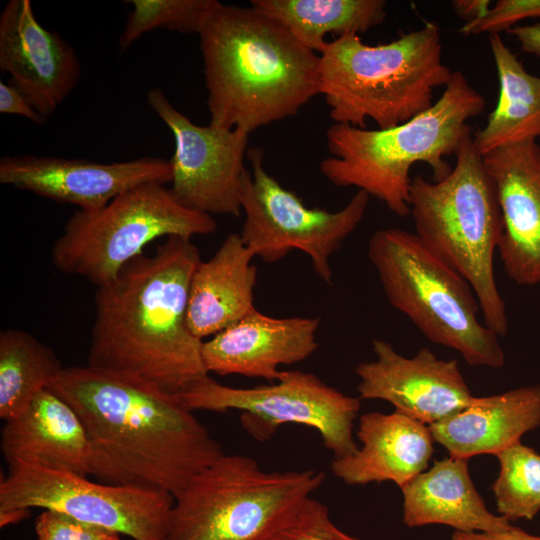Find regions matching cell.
I'll return each instance as SVG.
<instances>
[{"label": "cell", "instance_id": "cell-16", "mask_svg": "<svg viewBox=\"0 0 540 540\" xmlns=\"http://www.w3.org/2000/svg\"><path fill=\"white\" fill-rule=\"evenodd\" d=\"M0 69L10 75L9 84L47 118L81 77L74 47L38 22L30 0H10L1 12Z\"/></svg>", "mask_w": 540, "mask_h": 540}, {"label": "cell", "instance_id": "cell-33", "mask_svg": "<svg viewBox=\"0 0 540 540\" xmlns=\"http://www.w3.org/2000/svg\"><path fill=\"white\" fill-rule=\"evenodd\" d=\"M451 540H540V536L532 535L519 527L512 526L501 532H459L452 534Z\"/></svg>", "mask_w": 540, "mask_h": 540}, {"label": "cell", "instance_id": "cell-6", "mask_svg": "<svg viewBox=\"0 0 540 540\" xmlns=\"http://www.w3.org/2000/svg\"><path fill=\"white\" fill-rule=\"evenodd\" d=\"M440 181L412 177L410 215L416 236L472 287L484 324L497 336L508 332L506 304L494 273L502 215L493 180L473 137Z\"/></svg>", "mask_w": 540, "mask_h": 540}, {"label": "cell", "instance_id": "cell-11", "mask_svg": "<svg viewBox=\"0 0 540 540\" xmlns=\"http://www.w3.org/2000/svg\"><path fill=\"white\" fill-rule=\"evenodd\" d=\"M251 170L244 173L241 205L244 244L265 263H275L292 250L311 260L316 275L331 284V256L363 220L370 196L357 190L340 210L309 208L264 168L261 148L248 149Z\"/></svg>", "mask_w": 540, "mask_h": 540}, {"label": "cell", "instance_id": "cell-32", "mask_svg": "<svg viewBox=\"0 0 540 540\" xmlns=\"http://www.w3.org/2000/svg\"><path fill=\"white\" fill-rule=\"evenodd\" d=\"M0 112L22 116L36 125L47 122V117L40 114L20 91L3 81H0Z\"/></svg>", "mask_w": 540, "mask_h": 540}, {"label": "cell", "instance_id": "cell-26", "mask_svg": "<svg viewBox=\"0 0 540 540\" xmlns=\"http://www.w3.org/2000/svg\"><path fill=\"white\" fill-rule=\"evenodd\" d=\"M51 348L21 329L0 332V418L23 413L62 371Z\"/></svg>", "mask_w": 540, "mask_h": 540}, {"label": "cell", "instance_id": "cell-2", "mask_svg": "<svg viewBox=\"0 0 540 540\" xmlns=\"http://www.w3.org/2000/svg\"><path fill=\"white\" fill-rule=\"evenodd\" d=\"M189 238L169 236L97 287L87 365L178 396L207 377L203 340L187 322L189 289L200 263Z\"/></svg>", "mask_w": 540, "mask_h": 540}, {"label": "cell", "instance_id": "cell-27", "mask_svg": "<svg viewBox=\"0 0 540 540\" xmlns=\"http://www.w3.org/2000/svg\"><path fill=\"white\" fill-rule=\"evenodd\" d=\"M495 456L500 472L492 490L499 514L532 520L540 511V454L519 441Z\"/></svg>", "mask_w": 540, "mask_h": 540}, {"label": "cell", "instance_id": "cell-29", "mask_svg": "<svg viewBox=\"0 0 540 540\" xmlns=\"http://www.w3.org/2000/svg\"><path fill=\"white\" fill-rule=\"evenodd\" d=\"M259 540H359L342 531L328 507L305 498L285 513Z\"/></svg>", "mask_w": 540, "mask_h": 540}, {"label": "cell", "instance_id": "cell-4", "mask_svg": "<svg viewBox=\"0 0 540 540\" xmlns=\"http://www.w3.org/2000/svg\"><path fill=\"white\" fill-rule=\"evenodd\" d=\"M485 105L484 96L455 71L432 106L406 122L387 129L332 124L325 133L330 156L320 162V171L333 185L355 187L405 217L412 166L425 163L434 181L444 179L452 171L445 157L456 155L471 136L468 121Z\"/></svg>", "mask_w": 540, "mask_h": 540}, {"label": "cell", "instance_id": "cell-19", "mask_svg": "<svg viewBox=\"0 0 540 540\" xmlns=\"http://www.w3.org/2000/svg\"><path fill=\"white\" fill-rule=\"evenodd\" d=\"M1 451L8 465L22 463L92 475V452L81 419L48 388L23 413L5 422Z\"/></svg>", "mask_w": 540, "mask_h": 540}, {"label": "cell", "instance_id": "cell-14", "mask_svg": "<svg viewBox=\"0 0 540 540\" xmlns=\"http://www.w3.org/2000/svg\"><path fill=\"white\" fill-rule=\"evenodd\" d=\"M372 350L376 359L354 369L360 399L387 401L394 411L429 426L459 412L474 397L455 359H440L429 348L405 357L382 339H373Z\"/></svg>", "mask_w": 540, "mask_h": 540}, {"label": "cell", "instance_id": "cell-9", "mask_svg": "<svg viewBox=\"0 0 540 540\" xmlns=\"http://www.w3.org/2000/svg\"><path fill=\"white\" fill-rule=\"evenodd\" d=\"M212 216L181 205L164 184L147 183L125 191L97 210H77L51 249L61 272L81 276L96 287L116 277L159 237L214 233Z\"/></svg>", "mask_w": 540, "mask_h": 540}, {"label": "cell", "instance_id": "cell-25", "mask_svg": "<svg viewBox=\"0 0 540 540\" xmlns=\"http://www.w3.org/2000/svg\"><path fill=\"white\" fill-rule=\"evenodd\" d=\"M259 12L275 19L304 46L320 54L326 36L361 34L382 24L385 0H252Z\"/></svg>", "mask_w": 540, "mask_h": 540}, {"label": "cell", "instance_id": "cell-3", "mask_svg": "<svg viewBox=\"0 0 540 540\" xmlns=\"http://www.w3.org/2000/svg\"><path fill=\"white\" fill-rule=\"evenodd\" d=\"M199 37L212 126L250 134L320 94L319 54L252 6L221 3Z\"/></svg>", "mask_w": 540, "mask_h": 540}, {"label": "cell", "instance_id": "cell-12", "mask_svg": "<svg viewBox=\"0 0 540 540\" xmlns=\"http://www.w3.org/2000/svg\"><path fill=\"white\" fill-rule=\"evenodd\" d=\"M173 504L165 491L94 482L22 463L9 464L0 482V512L54 510L133 540H167Z\"/></svg>", "mask_w": 540, "mask_h": 540}, {"label": "cell", "instance_id": "cell-10", "mask_svg": "<svg viewBox=\"0 0 540 540\" xmlns=\"http://www.w3.org/2000/svg\"><path fill=\"white\" fill-rule=\"evenodd\" d=\"M191 411H242V427L256 440L265 441L284 424L315 429L334 458L351 456L354 420L360 398L342 393L313 373L282 371L278 380L252 388L223 385L209 375L177 396Z\"/></svg>", "mask_w": 540, "mask_h": 540}, {"label": "cell", "instance_id": "cell-30", "mask_svg": "<svg viewBox=\"0 0 540 540\" xmlns=\"http://www.w3.org/2000/svg\"><path fill=\"white\" fill-rule=\"evenodd\" d=\"M529 18H540V0H498L482 17L464 23L459 32L464 36L500 34Z\"/></svg>", "mask_w": 540, "mask_h": 540}, {"label": "cell", "instance_id": "cell-8", "mask_svg": "<svg viewBox=\"0 0 540 540\" xmlns=\"http://www.w3.org/2000/svg\"><path fill=\"white\" fill-rule=\"evenodd\" d=\"M324 481L320 470L267 471L224 453L174 497L167 540H259Z\"/></svg>", "mask_w": 540, "mask_h": 540}, {"label": "cell", "instance_id": "cell-31", "mask_svg": "<svg viewBox=\"0 0 540 540\" xmlns=\"http://www.w3.org/2000/svg\"><path fill=\"white\" fill-rule=\"evenodd\" d=\"M38 540H120L112 530L54 510H43L35 521Z\"/></svg>", "mask_w": 540, "mask_h": 540}, {"label": "cell", "instance_id": "cell-13", "mask_svg": "<svg viewBox=\"0 0 540 540\" xmlns=\"http://www.w3.org/2000/svg\"><path fill=\"white\" fill-rule=\"evenodd\" d=\"M146 101L174 138L169 189L176 200L210 216H240L250 134L193 123L159 88L149 90Z\"/></svg>", "mask_w": 540, "mask_h": 540}, {"label": "cell", "instance_id": "cell-15", "mask_svg": "<svg viewBox=\"0 0 540 540\" xmlns=\"http://www.w3.org/2000/svg\"><path fill=\"white\" fill-rule=\"evenodd\" d=\"M170 181V163L159 157L113 163L32 154L0 159L1 184L84 211L100 209L139 185Z\"/></svg>", "mask_w": 540, "mask_h": 540}, {"label": "cell", "instance_id": "cell-7", "mask_svg": "<svg viewBox=\"0 0 540 540\" xmlns=\"http://www.w3.org/2000/svg\"><path fill=\"white\" fill-rule=\"evenodd\" d=\"M367 253L388 303L426 338L457 351L471 366H504L499 336L479 321L470 284L415 233L379 229Z\"/></svg>", "mask_w": 540, "mask_h": 540}, {"label": "cell", "instance_id": "cell-35", "mask_svg": "<svg viewBox=\"0 0 540 540\" xmlns=\"http://www.w3.org/2000/svg\"><path fill=\"white\" fill-rule=\"evenodd\" d=\"M451 7L455 15L465 23L482 17L490 8V0H453Z\"/></svg>", "mask_w": 540, "mask_h": 540}, {"label": "cell", "instance_id": "cell-28", "mask_svg": "<svg viewBox=\"0 0 540 540\" xmlns=\"http://www.w3.org/2000/svg\"><path fill=\"white\" fill-rule=\"evenodd\" d=\"M125 3H130L132 9L119 37L121 51L156 29L199 35L221 4L217 0H128Z\"/></svg>", "mask_w": 540, "mask_h": 540}, {"label": "cell", "instance_id": "cell-23", "mask_svg": "<svg viewBox=\"0 0 540 540\" xmlns=\"http://www.w3.org/2000/svg\"><path fill=\"white\" fill-rule=\"evenodd\" d=\"M400 489L403 522L410 528L443 524L459 532H501L513 526L488 510L469 475L468 459L435 460Z\"/></svg>", "mask_w": 540, "mask_h": 540}, {"label": "cell", "instance_id": "cell-20", "mask_svg": "<svg viewBox=\"0 0 540 540\" xmlns=\"http://www.w3.org/2000/svg\"><path fill=\"white\" fill-rule=\"evenodd\" d=\"M357 436L361 448L331 464L333 474L349 485L392 481L402 488L425 471L433 454L429 427L397 411L363 414Z\"/></svg>", "mask_w": 540, "mask_h": 540}, {"label": "cell", "instance_id": "cell-21", "mask_svg": "<svg viewBox=\"0 0 540 540\" xmlns=\"http://www.w3.org/2000/svg\"><path fill=\"white\" fill-rule=\"evenodd\" d=\"M540 426V385L473 397L459 412L429 425L434 441L451 457L496 455Z\"/></svg>", "mask_w": 540, "mask_h": 540}, {"label": "cell", "instance_id": "cell-17", "mask_svg": "<svg viewBox=\"0 0 540 540\" xmlns=\"http://www.w3.org/2000/svg\"><path fill=\"white\" fill-rule=\"evenodd\" d=\"M502 215L499 257L520 286L540 283V145L535 140L483 155Z\"/></svg>", "mask_w": 540, "mask_h": 540}, {"label": "cell", "instance_id": "cell-34", "mask_svg": "<svg viewBox=\"0 0 540 540\" xmlns=\"http://www.w3.org/2000/svg\"><path fill=\"white\" fill-rule=\"evenodd\" d=\"M525 53L540 58V22L515 25L507 31Z\"/></svg>", "mask_w": 540, "mask_h": 540}, {"label": "cell", "instance_id": "cell-36", "mask_svg": "<svg viewBox=\"0 0 540 540\" xmlns=\"http://www.w3.org/2000/svg\"><path fill=\"white\" fill-rule=\"evenodd\" d=\"M30 510H8L0 512V526H6L26 518Z\"/></svg>", "mask_w": 540, "mask_h": 540}, {"label": "cell", "instance_id": "cell-18", "mask_svg": "<svg viewBox=\"0 0 540 540\" xmlns=\"http://www.w3.org/2000/svg\"><path fill=\"white\" fill-rule=\"evenodd\" d=\"M319 318L266 315L256 308L238 322L202 342L208 373L279 379L282 365L309 358L317 349Z\"/></svg>", "mask_w": 540, "mask_h": 540}, {"label": "cell", "instance_id": "cell-1", "mask_svg": "<svg viewBox=\"0 0 540 540\" xmlns=\"http://www.w3.org/2000/svg\"><path fill=\"white\" fill-rule=\"evenodd\" d=\"M77 413L100 482L175 497L224 454L177 396L88 365L64 367L47 387Z\"/></svg>", "mask_w": 540, "mask_h": 540}, {"label": "cell", "instance_id": "cell-24", "mask_svg": "<svg viewBox=\"0 0 540 540\" xmlns=\"http://www.w3.org/2000/svg\"><path fill=\"white\" fill-rule=\"evenodd\" d=\"M488 36L499 94L485 126L473 136L482 156L503 146L540 138V76L525 69L500 34Z\"/></svg>", "mask_w": 540, "mask_h": 540}, {"label": "cell", "instance_id": "cell-22", "mask_svg": "<svg viewBox=\"0 0 540 540\" xmlns=\"http://www.w3.org/2000/svg\"><path fill=\"white\" fill-rule=\"evenodd\" d=\"M255 254L240 234H229L215 254L200 261L190 283L187 322L200 340L232 326L254 306Z\"/></svg>", "mask_w": 540, "mask_h": 540}, {"label": "cell", "instance_id": "cell-5", "mask_svg": "<svg viewBox=\"0 0 540 540\" xmlns=\"http://www.w3.org/2000/svg\"><path fill=\"white\" fill-rule=\"evenodd\" d=\"M452 73L443 62L441 31L434 22L376 45L357 34L343 35L319 54L320 94L329 117L358 128L372 120L387 129L424 112Z\"/></svg>", "mask_w": 540, "mask_h": 540}]
</instances>
